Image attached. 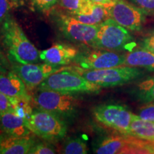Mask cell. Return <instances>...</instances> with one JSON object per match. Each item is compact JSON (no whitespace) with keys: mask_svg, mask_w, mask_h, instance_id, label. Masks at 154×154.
I'll return each mask as SVG.
<instances>
[{"mask_svg":"<svg viewBox=\"0 0 154 154\" xmlns=\"http://www.w3.org/2000/svg\"><path fill=\"white\" fill-rule=\"evenodd\" d=\"M0 33L8 59L13 63L26 64L37 63L40 61L39 51L12 17L8 15L5 19Z\"/></svg>","mask_w":154,"mask_h":154,"instance_id":"obj_1","label":"cell"},{"mask_svg":"<svg viewBox=\"0 0 154 154\" xmlns=\"http://www.w3.org/2000/svg\"><path fill=\"white\" fill-rule=\"evenodd\" d=\"M40 90H53L66 94L99 93L101 87L76 71L63 69L54 73L38 86Z\"/></svg>","mask_w":154,"mask_h":154,"instance_id":"obj_2","label":"cell"},{"mask_svg":"<svg viewBox=\"0 0 154 154\" xmlns=\"http://www.w3.org/2000/svg\"><path fill=\"white\" fill-rule=\"evenodd\" d=\"M76 72L101 87L124 85L137 79L143 74V71L138 69V67L129 66H121L98 70H84L79 68L77 69Z\"/></svg>","mask_w":154,"mask_h":154,"instance_id":"obj_3","label":"cell"},{"mask_svg":"<svg viewBox=\"0 0 154 154\" xmlns=\"http://www.w3.org/2000/svg\"><path fill=\"white\" fill-rule=\"evenodd\" d=\"M135 46L134 38L128 29L111 18L99 25L94 48L121 51L131 49Z\"/></svg>","mask_w":154,"mask_h":154,"instance_id":"obj_4","label":"cell"},{"mask_svg":"<svg viewBox=\"0 0 154 154\" xmlns=\"http://www.w3.org/2000/svg\"><path fill=\"white\" fill-rule=\"evenodd\" d=\"M27 124L32 133L46 140L61 139L67 131L66 124L59 116L41 109L32 112Z\"/></svg>","mask_w":154,"mask_h":154,"instance_id":"obj_5","label":"cell"},{"mask_svg":"<svg viewBox=\"0 0 154 154\" xmlns=\"http://www.w3.org/2000/svg\"><path fill=\"white\" fill-rule=\"evenodd\" d=\"M58 26L66 38L94 47L99 25H90L82 23L72 15L60 14L56 18Z\"/></svg>","mask_w":154,"mask_h":154,"instance_id":"obj_6","label":"cell"},{"mask_svg":"<svg viewBox=\"0 0 154 154\" xmlns=\"http://www.w3.org/2000/svg\"><path fill=\"white\" fill-rule=\"evenodd\" d=\"M34 101L39 109L61 116L72 115L78 106V100L71 94L53 90L39 89Z\"/></svg>","mask_w":154,"mask_h":154,"instance_id":"obj_7","label":"cell"},{"mask_svg":"<svg viewBox=\"0 0 154 154\" xmlns=\"http://www.w3.org/2000/svg\"><path fill=\"white\" fill-rule=\"evenodd\" d=\"M94 118L106 127L128 136L129 126L134 113L124 106L119 104L100 105L94 108Z\"/></svg>","mask_w":154,"mask_h":154,"instance_id":"obj_8","label":"cell"},{"mask_svg":"<svg viewBox=\"0 0 154 154\" xmlns=\"http://www.w3.org/2000/svg\"><path fill=\"white\" fill-rule=\"evenodd\" d=\"M109 18L131 31H139L145 21V12L126 0H113L105 5Z\"/></svg>","mask_w":154,"mask_h":154,"instance_id":"obj_9","label":"cell"},{"mask_svg":"<svg viewBox=\"0 0 154 154\" xmlns=\"http://www.w3.org/2000/svg\"><path fill=\"white\" fill-rule=\"evenodd\" d=\"M126 55L119 54L109 50L94 49L77 57L76 60L80 69L98 70L124 66Z\"/></svg>","mask_w":154,"mask_h":154,"instance_id":"obj_10","label":"cell"},{"mask_svg":"<svg viewBox=\"0 0 154 154\" xmlns=\"http://www.w3.org/2000/svg\"><path fill=\"white\" fill-rule=\"evenodd\" d=\"M11 69L15 74L20 77L29 90L38 86L50 75L63 69L61 66H54L44 62L41 64L13 63Z\"/></svg>","mask_w":154,"mask_h":154,"instance_id":"obj_11","label":"cell"},{"mask_svg":"<svg viewBox=\"0 0 154 154\" xmlns=\"http://www.w3.org/2000/svg\"><path fill=\"white\" fill-rule=\"evenodd\" d=\"M79 56V50L72 46L56 44L39 52L40 61L54 66H64L69 64Z\"/></svg>","mask_w":154,"mask_h":154,"instance_id":"obj_12","label":"cell"},{"mask_svg":"<svg viewBox=\"0 0 154 154\" xmlns=\"http://www.w3.org/2000/svg\"><path fill=\"white\" fill-rule=\"evenodd\" d=\"M0 127L7 134L17 137L29 136L32 133L28 127L27 121L12 111L0 113Z\"/></svg>","mask_w":154,"mask_h":154,"instance_id":"obj_13","label":"cell"},{"mask_svg":"<svg viewBox=\"0 0 154 154\" xmlns=\"http://www.w3.org/2000/svg\"><path fill=\"white\" fill-rule=\"evenodd\" d=\"M0 92L10 99L30 97L24 82L13 71L0 74Z\"/></svg>","mask_w":154,"mask_h":154,"instance_id":"obj_14","label":"cell"},{"mask_svg":"<svg viewBox=\"0 0 154 154\" xmlns=\"http://www.w3.org/2000/svg\"><path fill=\"white\" fill-rule=\"evenodd\" d=\"M35 143L29 136L17 137L0 135V154H26Z\"/></svg>","mask_w":154,"mask_h":154,"instance_id":"obj_15","label":"cell"},{"mask_svg":"<svg viewBox=\"0 0 154 154\" xmlns=\"http://www.w3.org/2000/svg\"><path fill=\"white\" fill-rule=\"evenodd\" d=\"M71 15L79 22L90 25H100L109 18L106 6L94 2Z\"/></svg>","mask_w":154,"mask_h":154,"instance_id":"obj_16","label":"cell"},{"mask_svg":"<svg viewBox=\"0 0 154 154\" xmlns=\"http://www.w3.org/2000/svg\"><path fill=\"white\" fill-rule=\"evenodd\" d=\"M129 143V138L117 135L111 136L102 140L94 152L98 154L126 153Z\"/></svg>","mask_w":154,"mask_h":154,"instance_id":"obj_17","label":"cell"},{"mask_svg":"<svg viewBox=\"0 0 154 154\" xmlns=\"http://www.w3.org/2000/svg\"><path fill=\"white\" fill-rule=\"evenodd\" d=\"M128 136L148 141L154 140V122L140 119L134 114L129 126Z\"/></svg>","mask_w":154,"mask_h":154,"instance_id":"obj_18","label":"cell"},{"mask_svg":"<svg viewBox=\"0 0 154 154\" xmlns=\"http://www.w3.org/2000/svg\"><path fill=\"white\" fill-rule=\"evenodd\" d=\"M124 66L140 67L154 71V52L144 49L131 51L126 55Z\"/></svg>","mask_w":154,"mask_h":154,"instance_id":"obj_19","label":"cell"},{"mask_svg":"<svg viewBox=\"0 0 154 154\" xmlns=\"http://www.w3.org/2000/svg\"><path fill=\"white\" fill-rule=\"evenodd\" d=\"M136 96L143 103H149L154 101V76L138 84Z\"/></svg>","mask_w":154,"mask_h":154,"instance_id":"obj_20","label":"cell"},{"mask_svg":"<svg viewBox=\"0 0 154 154\" xmlns=\"http://www.w3.org/2000/svg\"><path fill=\"white\" fill-rule=\"evenodd\" d=\"M30 97H21L11 99L13 106V112L21 118L27 121L33 110L30 105Z\"/></svg>","mask_w":154,"mask_h":154,"instance_id":"obj_21","label":"cell"},{"mask_svg":"<svg viewBox=\"0 0 154 154\" xmlns=\"http://www.w3.org/2000/svg\"><path fill=\"white\" fill-rule=\"evenodd\" d=\"M62 153L65 154H86L88 153L87 145L86 142L81 138H71L63 145Z\"/></svg>","mask_w":154,"mask_h":154,"instance_id":"obj_22","label":"cell"},{"mask_svg":"<svg viewBox=\"0 0 154 154\" xmlns=\"http://www.w3.org/2000/svg\"><path fill=\"white\" fill-rule=\"evenodd\" d=\"M92 2L91 0H59L58 2L61 7L69 11L70 14L78 12Z\"/></svg>","mask_w":154,"mask_h":154,"instance_id":"obj_23","label":"cell"},{"mask_svg":"<svg viewBox=\"0 0 154 154\" xmlns=\"http://www.w3.org/2000/svg\"><path fill=\"white\" fill-rule=\"evenodd\" d=\"M59 0H29L32 9L36 11L47 12L57 5Z\"/></svg>","mask_w":154,"mask_h":154,"instance_id":"obj_24","label":"cell"},{"mask_svg":"<svg viewBox=\"0 0 154 154\" xmlns=\"http://www.w3.org/2000/svg\"><path fill=\"white\" fill-rule=\"evenodd\" d=\"M56 153L55 150L50 145L39 143L37 144H34V146L31 148L28 153L29 154H54Z\"/></svg>","mask_w":154,"mask_h":154,"instance_id":"obj_25","label":"cell"},{"mask_svg":"<svg viewBox=\"0 0 154 154\" xmlns=\"http://www.w3.org/2000/svg\"><path fill=\"white\" fill-rule=\"evenodd\" d=\"M135 5L141 9L146 14L154 15V0H131Z\"/></svg>","mask_w":154,"mask_h":154,"instance_id":"obj_26","label":"cell"},{"mask_svg":"<svg viewBox=\"0 0 154 154\" xmlns=\"http://www.w3.org/2000/svg\"><path fill=\"white\" fill-rule=\"evenodd\" d=\"M138 116L143 120L154 122V103L140 108Z\"/></svg>","mask_w":154,"mask_h":154,"instance_id":"obj_27","label":"cell"},{"mask_svg":"<svg viewBox=\"0 0 154 154\" xmlns=\"http://www.w3.org/2000/svg\"><path fill=\"white\" fill-rule=\"evenodd\" d=\"M7 111L13 112V106L11 99L5 94L0 92V113L7 112Z\"/></svg>","mask_w":154,"mask_h":154,"instance_id":"obj_28","label":"cell"},{"mask_svg":"<svg viewBox=\"0 0 154 154\" xmlns=\"http://www.w3.org/2000/svg\"><path fill=\"white\" fill-rule=\"evenodd\" d=\"M11 9V6L9 0H0V25L8 17Z\"/></svg>","mask_w":154,"mask_h":154,"instance_id":"obj_29","label":"cell"},{"mask_svg":"<svg viewBox=\"0 0 154 154\" xmlns=\"http://www.w3.org/2000/svg\"><path fill=\"white\" fill-rule=\"evenodd\" d=\"M142 47L144 49L154 52V31L143 38Z\"/></svg>","mask_w":154,"mask_h":154,"instance_id":"obj_30","label":"cell"},{"mask_svg":"<svg viewBox=\"0 0 154 154\" xmlns=\"http://www.w3.org/2000/svg\"><path fill=\"white\" fill-rule=\"evenodd\" d=\"M9 68V63L4 55V53L0 47V74H6Z\"/></svg>","mask_w":154,"mask_h":154,"instance_id":"obj_31","label":"cell"},{"mask_svg":"<svg viewBox=\"0 0 154 154\" xmlns=\"http://www.w3.org/2000/svg\"><path fill=\"white\" fill-rule=\"evenodd\" d=\"M26 0H9L10 2L11 9H17L24 5Z\"/></svg>","mask_w":154,"mask_h":154,"instance_id":"obj_32","label":"cell"},{"mask_svg":"<svg viewBox=\"0 0 154 154\" xmlns=\"http://www.w3.org/2000/svg\"><path fill=\"white\" fill-rule=\"evenodd\" d=\"M94 3L102 5H107L112 2L113 0H91Z\"/></svg>","mask_w":154,"mask_h":154,"instance_id":"obj_33","label":"cell"},{"mask_svg":"<svg viewBox=\"0 0 154 154\" xmlns=\"http://www.w3.org/2000/svg\"><path fill=\"white\" fill-rule=\"evenodd\" d=\"M149 146L150 150H151V153H154V140L149 142Z\"/></svg>","mask_w":154,"mask_h":154,"instance_id":"obj_34","label":"cell"}]
</instances>
